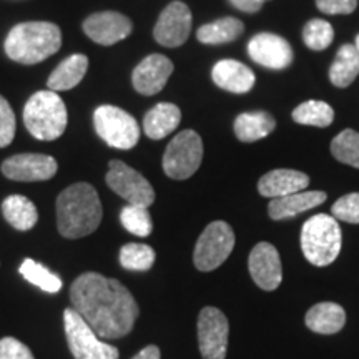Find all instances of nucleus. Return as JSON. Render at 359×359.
Listing matches in <instances>:
<instances>
[{"instance_id": "4be33fe9", "label": "nucleus", "mask_w": 359, "mask_h": 359, "mask_svg": "<svg viewBox=\"0 0 359 359\" xmlns=\"http://www.w3.org/2000/svg\"><path fill=\"white\" fill-rule=\"evenodd\" d=\"M182 122V111L173 103H158L143 118V130L151 140H161L175 132Z\"/></svg>"}, {"instance_id": "1a4fd4ad", "label": "nucleus", "mask_w": 359, "mask_h": 359, "mask_svg": "<svg viewBox=\"0 0 359 359\" xmlns=\"http://www.w3.org/2000/svg\"><path fill=\"white\" fill-rule=\"evenodd\" d=\"M235 241V231L226 222L210 223L196 241L193 263L200 271H213L226 262Z\"/></svg>"}, {"instance_id": "6e6552de", "label": "nucleus", "mask_w": 359, "mask_h": 359, "mask_svg": "<svg viewBox=\"0 0 359 359\" xmlns=\"http://www.w3.org/2000/svg\"><path fill=\"white\" fill-rule=\"evenodd\" d=\"M93 125L98 137L109 147L118 150H130L140 140V127L137 120L118 107H98L93 114Z\"/></svg>"}, {"instance_id": "f704fd0d", "label": "nucleus", "mask_w": 359, "mask_h": 359, "mask_svg": "<svg viewBox=\"0 0 359 359\" xmlns=\"http://www.w3.org/2000/svg\"><path fill=\"white\" fill-rule=\"evenodd\" d=\"M15 137V114L11 103L0 95V148H6Z\"/></svg>"}, {"instance_id": "ddd939ff", "label": "nucleus", "mask_w": 359, "mask_h": 359, "mask_svg": "<svg viewBox=\"0 0 359 359\" xmlns=\"http://www.w3.org/2000/svg\"><path fill=\"white\" fill-rule=\"evenodd\" d=\"M57 170L55 158L42 154L13 155L2 163V173L13 182H45L55 177Z\"/></svg>"}, {"instance_id": "39448f33", "label": "nucleus", "mask_w": 359, "mask_h": 359, "mask_svg": "<svg viewBox=\"0 0 359 359\" xmlns=\"http://www.w3.org/2000/svg\"><path fill=\"white\" fill-rule=\"evenodd\" d=\"M343 235L334 217L314 215L303 224L302 250L304 258L314 266H327L338 258Z\"/></svg>"}, {"instance_id": "72a5a7b5", "label": "nucleus", "mask_w": 359, "mask_h": 359, "mask_svg": "<svg viewBox=\"0 0 359 359\" xmlns=\"http://www.w3.org/2000/svg\"><path fill=\"white\" fill-rule=\"evenodd\" d=\"M333 217L341 222L359 224V193H349L341 196L331 208Z\"/></svg>"}, {"instance_id": "412c9836", "label": "nucleus", "mask_w": 359, "mask_h": 359, "mask_svg": "<svg viewBox=\"0 0 359 359\" xmlns=\"http://www.w3.org/2000/svg\"><path fill=\"white\" fill-rule=\"evenodd\" d=\"M304 323L313 333L334 334L346 325V311L338 303H318L306 313Z\"/></svg>"}, {"instance_id": "a878e982", "label": "nucleus", "mask_w": 359, "mask_h": 359, "mask_svg": "<svg viewBox=\"0 0 359 359\" xmlns=\"http://www.w3.org/2000/svg\"><path fill=\"white\" fill-rule=\"evenodd\" d=\"M359 75V52L351 43L343 45L336 53L330 69V80L334 87L346 88Z\"/></svg>"}, {"instance_id": "0eeeda50", "label": "nucleus", "mask_w": 359, "mask_h": 359, "mask_svg": "<svg viewBox=\"0 0 359 359\" xmlns=\"http://www.w3.org/2000/svg\"><path fill=\"white\" fill-rule=\"evenodd\" d=\"M203 160V142L195 130L175 135L163 154V172L173 180H187L196 173Z\"/></svg>"}, {"instance_id": "2f4dec72", "label": "nucleus", "mask_w": 359, "mask_h": 359, "mask_svg": "<svg viewBox=\"0 0 359 359\" xmlns=\"http://www.w3.org/2000/svg\"><path fill=\"white\" fill-rule=\"evenodd\" d=\"M120 222H122L125 230L135 236L145 238L154 231V222H151L150 213L145 206H123L122 212H120Z\"/></svg>"}, {"instance_id": "a19ab883", "label": "nucleus", "mask_w": 359, "mask_h": 359, "mask_svg": "<svg viewBox=\"0 0 359 359\" xmlns=\"http://www.w3.org/2000/svg\"><path fill=\"white\" fill-rule=\"evenodd\" d=\"M264 2H268V0H264Z\"/></svg>"}, {"instance_id": "393cba45", "label": "nucleus", "mask_w": 359, "mask_h": 359, "mask_svg": "<svg viewBox=\"0 0 359 359\" xmlns=\"http://www.w3.org/2000/svg\"><path fill=\"white\" fill-rule=\"evenodd\" d=\"M4 218L12 228L19 231H29L39 222V212L27 196L11 195L2 203Z\"/></svg>"}, {"instance_id": "423d86ee", "label": "nucleus", "mask_w": 359, "mask_h": 359, "mask_svg": "<svg viewBox=\"0 0 359 359\" xmlns=\"http://www.w3.org/2000/svg\"><path fill=\"white\" fill-rule=\"evenodd\" d=\"M64 326L67 343L75 359H118V349L98 338L95 331L90 327L74 308L64 311Z\"/></svg>"}, {"instance_id": "4c0bfd02", "label": "nucleus", "mask_w": 359, "mask_h": 359, "mask_svg": "<svg viewBox=\"0 0 359 359\" xmlns=\"http://www.w3.org/2000/svg\"><path fill=\"white\" fill-rule=\"evenodd\" d=\"M231 6L238 8V11L246 12V13H255L262 11L264 0H230Z\"/></svg>"}, {"instance_id": "f03ea898", "label": "nucleus", "mask_w": 359, "mask_h": 359, "mask_svg": "<svg viewBox=\"0 0 359 359\" xmlns=\"http://www.w3.org/2000/svg\"><path fill=\"white\" fill-rule=\"evenodd\" d=\"M102 217L100 198L90 183H74L58 195L57 226L67 240L92 235L100 226Z\"/></svg>"}, {"instance_id": "aec40b11", "label": "nucleus", "mask_w": 359, "mask_h": 359, "mask_svg": "<svg viewBox=\"0 0 359 359\" xmlns=\"http://www.w3.org/2000/svg\"><path fill=\"white\" fill-rule=\"evenodd\" d=\"M326 201L325 191H298L293 195L281 196V198H273L268 205L269 218L276 219H286L293 218L296 215L308 212V210L316 208V206L323 205Z\"/></svg>"}, {"instance_id": "b1692460", "label": "nucleus", "mask_w": 359, "mask_h": 359, "mask_svg": "<svg viewBox=\"0 0 359 359\" xmlns=\"http://www.w3.org/2000/svg\"><path fill=\"white\" fill-rule=\"evenodd\" d=\"M233 128L238 140L253 143L268 137L276 128V120L268 111H246L236 116Z\"/></svg>"}, {"instance_id": "7c9ffc66", "label": "nucleus", "mask_w": 359, "mask_h": 359, "mask_svg": "<svg viewBox=\"0 0 359 359\" xmlns=\"http://www.w3.org/2000/svg\"><path fill=\"white\" fill-rule=\"evenodd\" d=\"M155 263V251L151 246L128 243L120 250V264L130 271H148Z\"/></svg>"}, {"instance_id": "9d476101", "label": "nucleus", "mask_w": 359, "mask_h": 359, "mask_svg": "<svg viewBox=\"0 0 359 359\" xmlns=\"http://www.w3.org/2000/svg\"><path fill=\"white\" fill-rule=\"evenodd\" d=\"M107 185L116 195L128 201V205L145 206L148 208L155 201V190L150 182L120 160H111L107 172Z\"/></svg>"}, {"instance_id": "c85d7f7f", "label": "nucleus", "mask_w": 359, "mask_h": 359, "mask_svg": "<svg viewBox=\"0 0 359 359\" xmlns=\"http://www.w3.org/2000/svg\"><path fill=\"white\" fill-rule=\"evenodd\" d=\"M19 271L27 281L39 286V288L43 290L45 293H58L62 288V280L55 275V273L48 271L43 264L34 262V259L30 258H27L25 262L20 264Z\"/></svg>"}, {"instance_id": "c756f323", "label": "nucleus", "mask_w": 359, "mask_h": 359, "mask_svg": "<svg viewBox=\"0 0 359 359\" xmlns=\"http://www.w3.org/2000/svg\"><path fill=\"white\" fill-rule=\"evenodd\" d=\"M331 154L341 163L359 168V133L346 128L336 135L331 142Z\"/></svg>"}, {"instance_id": "dca6fc26", "label": "nucleus", "mask_w": 359, "mask_h": 359, "mask_svg": "<svg viewBox=\"0 0 359 359\" xmlns=\"http://www.w3.org/2000/svg\"><path fill=\"white\" fill-rule=\"evenodd\" d=\"M248 269L258 288L275 291L283 281V268L278 250L271 243L262 241L251 250Z\"/></svg>"}, {"instance_id": "20e7f679", "label": "nucleus", "mask_w": 359, "mask_h": 359, "mask_svg": "<svg viewBox=\"0 0 359 359\" xmlns=\"http://www.w3.org/2000/svg\"><path fill=\"white\" fill-rule=\"evenodd\" d=\"M24 123L37 140H57L64 135L69 123L65 102L52 90L35 92L24 107Z\"/></svg>"}, {"instance_id": "58836bf2", "label": "nucleus", "mask_w": 359, "mask_h": 359, "mask_svg": "<svg viewBox=\"0 0 359 359\" xmlns=\"http://www.w3.org/2000/svg\"><path fill=\"white\" fill-rule=\"evenodd\" d=\"M161 354H160V349L158 346H155V344H150V346L143 348L140 353L137 354V356H133L132 359H160Z\"/></svg>"}, {"instance_id": "f8f14e48", "label": "nucleus", "mask_w": 359, "mask_h": 359, "mask_svg": "<svg viewBox=\"0 0 359 359\" xmlns=\"http://www.w3.org/2000/svg\"><path fill=\"white\" fill-rule=\"evenodd\" d=\"M191 32V12L183 2H172L160 13L154 29V37L163 47L175 48L183 45Z\"/></svg>"}, {"instance_id": "cd10ccee", "label": "nucleus", "mask_w": 359, "mask_h": 359, "mask_svg": "<svg viewBox=\"0 0 359 359\" xmlns=\"http://www.w3.org/2000/svg\"><path fill=\"white\" fill-rule=\"evenodd\" d=\"M293 120L299 125H309V127H330L334 120L333 107L326 102L308 100L298 105L293 110Z\"/></svg>"}, {"instance_id": "e433bc0d", "label": "nucleus", "mask_w": 359, "mask_h": 359, "mask_svg": "<svg viewBox=\"0 0 359 359\" xmlns=\"http://www.w3.org/2000/svg\"><path fill=\"white\" fill-rule=\"evenodd\" d=\"M358 6V0H316V7L327 15H338V13H353Z\"/></svg>"}, {"instance_id": "7ed1b4c3", "label": "nucleus", "mask_w": 359, "mask_h": 359, "mask_svg": "<svg viewBox=\"0 0 359 359\" xmlns=\"http://www.w3.org/2000/svg\"><path fill=\"white\" fill-rule=\"evenodd\" d=\"M62 47V32L52 22H24L8 32L4 48L11 60L35 65L47 60Z\"/></svg>"}, {"instance_id": "6ab92c4d", "label": "nucleus", "mask_w": 359, "mask_h": 359, "mask_svg": "<svg viewBox=\"0 0 359 359\" xmlns=\"http://www.w3.org/2000/svg\"><path fill=\"white\" fill-rule=\"evenodd\" d=\"M212 79L217 87L231 93H248L255 87L257 77L250 67L238 60H219L212 70Z\"/></svg>"}, {"instance_id": "9b49d317", "label": "nucleus", "mask_w": 359, "mask_h": 359, "mask_svg": "<svg viewBox=\"0 0 359 359\" xmlns=\"http://www.w3.org/2000/svg\"><path fill=\"white\" fill-rule=\"evenodd\" d=\"M198 346L203 359H224L228 349V325L226 316L215 306H206L198 314Z\"/></svg>"}, {"instance_id": "a211bd4d", "label": "nucleus", "mask_w": 359, "mask_h": 359, "mask_svg": "<svg viewBox=\"0 0 359 359\" xmlns=\"http://www.w3.org/2000/svg\"><path fill=\"white\" fill-rule=\"evenodd\" d=\"M309 177L298 170L278 168L263 175L258 182V191L264 198H281L306 190Z\"/></svg>"}, {"instance_id": "bb28decb", "label": "nucleus", "mask_w": 359, "mask_h": 359, "mask_svg": "<svg viewBox=\"0 0 359 359\" xmlns=\"http://www.w3.org/2000/svg\"><path fill=\"white\" fill-rule=\"evenodd\" d=\"M245 25L243 22L235 19V17H223L212 22V24H206L200 27L198 32H196V39L201 43L206 45H222L233 42L243 34Z\"/></svg>"}, {"instance_id": "ea45409f", "label": "nucleus", "mask_w": 359, "mask_h": 359, "mask_svg": "<svg viewBox=\"0 0 359 359\" xmlns=\"http://www.w3.org/2000/svg\"><path fill=\"white\" fill-rule=\"evenodd\" d=\"M354 47H356V50L359 52V34L356 35V42H354Z\"/></svg>"}, {"instance_id": "f3484780", "label": "nucleus", "mask_w": 359, "mask_h": 359, "mask_svg": "<svg viewBox=\"0 0 359 359\" xmlns=\"http://www.w3.org/2000/svg\"><path fill=\"white\" fill-rule=\"evenodd\" d=\"M173 74V64L168 57L154 53L135 67L132 74V83L135 90L142 95H155L161 92Z\"/></svg>"}, {"instance_id": "f257e3e1", "label": "nucleus", "mask_w": 359, "mask_h": 359, "mask_svg": "<svg viewBox=\"0 0 359 359\" xmlns=\"http://www.w3.org/2000/svg\"><path fill=\"white\" fill-rule=\"evenodd\" d=\"M70 302L102 339L127 336L140 313L133 294L122 283L92 271L72 283Z\"/></svg>"}, {"instance_id": "5701e85b", "label": "nucleus", "mask_w": 359, "mask_h": 359, "mask_svg": "<svg viewBox=\"0 0 359 359\" xmlns=\"http://www.w3.org/2000/svg\"><path fill=\"white\" fill-rule=\"evenodd\" d=\"M88 69V57L83 53H75L65 58L47 80V87L52 92L72 90L82 82Z\"/></svg>"}, {"instance_id": "2eb2a0df", "label": "nucleus", "mask_w": 359, "mask_h": 359, "mask_svg": "<svg viewBox=\"0 0 359 359\" xmlns=\"http://www.w3.org/2000/svg\"><path fill=\"white\" fill-rule=\"evenodd\" d=\"M132 20L120 12H97L83 22V32L87 37L107 47L122 42L132 34Z\"/></svg>"}, {"instance_id": "473e14b6", "label": "nucleus", "mask_w": 359, "mask_h": 359, "mask_svg": "<svg viewBox=\"0 0 359 359\" xmlns=\"http://www.w3.org/2000/svg\"><path fill=\"white\" fill-rule=\"evenodd\" d=\"M334 29L330 22L323 19L309 20L303 29V40L308 48L314 52H321L333 43Z\"/></svg>"}, {"instance_id": "4468645a", "label": "nucleus", "mask_w": 359, "mask_h": 359, "mask_svg": "<svg viewBox=\"0 0 359 359\" xmlns=\"http://www.w3.org/2000/svg\"><path fill=\"white\" fill-rule=\"evenodd\" d=\"M248 55L258 65L271 70H283L293 62V48L288 40L276 34L263 32L248 42Z\"/></svg>"}, {"instance_id": "c9c22d12", "label": "nucleus", "mask_w": 359, "mask_h": 359, "mask_svg": "<svg viewBox=\"0 0 359 359\" xmlns=\"http://www.w3.org/2000/svg\"><path fill=\"white\" fill-rule=\"evenodd\" d=\"M0 359H35L32 351L19 339L7 338L0 339Z\"/></svg>"}]
</instances>
